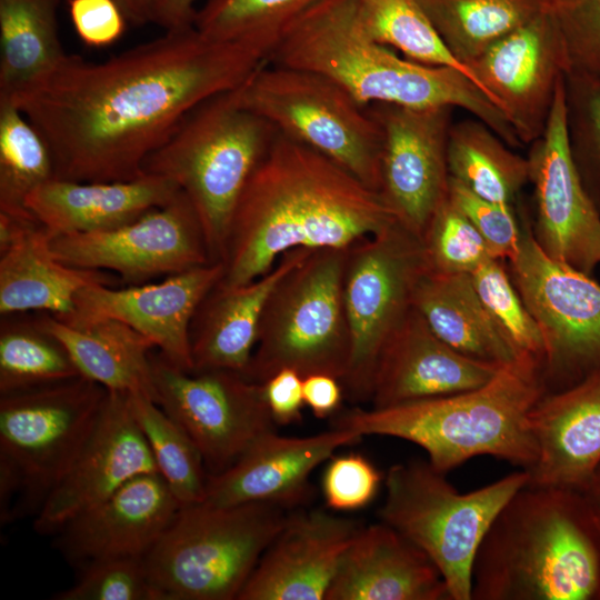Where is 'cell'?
<instances>
[{
	"instance_id": "cell-1",
	"label": "cell",
	"mask_w": 600,
	"mask_h": 600,
	"mask_svg": "<svg viewBox=\"0 0 600 600\" xmlns=\"http://www.w3.org/2000/svg\"><path fill=\"white\" fill-rule=\"evenodd\" d=\"M266 61L249 46L189 26L100 62L67 53L7 99L47 142L54 178L130 181L194 107L237 89Z\"/></svg>"
},
{
	"instance_id": "cell-2",
	"label": "cell",
	"mask_w": 600,
	"mask_h": 600,
	"mask_svg": "<svg viewBox=\"0 0 600 600\" xmlns=\"http://www.w3.org/2000/svg\"><path fill=\"white\" fill-rule=\"evenodd\" d=\"M396 221L379 192L278 132L234 208L218 283H249L287 251L349 248Z\"/></svg>"
},
{
	"instance_id": "cell-3",
	"label": "cell",
	"mask_w": 600,
	"mask_h": 600,
	"mask_svg": "<svg viewBox=\"0 0 600 600\" xmlns=\"http://www.w3.org/2000/svg\"><path fill=\"white\" fill-rule=\"evenodd\" d=\"M471 600H600V518L583 493L519 489L478 548Z\"/></svg>"
},
{
	"instance_id": "cell-4",
	"label": "cell",
	"mask_w": 600,
	"mask_h": 600,
	"mask_svg": "<svg viewBox=\"0 0 600 600\" xmlns=\"http://www.w3.org/2000/svg\"><path fill=\"white\" fill-rule=\"evenodd\" d=\"M267 61L323 74L364 107L459 108L508 146L521 144L502 111L463 72L411 61L371 39L357 0H322L312 6L286 30Z\"/></svg>"
},
{
	"instance_id": "cell-5",
	"label": "cell",
	"mask_w": 600,
	"mask_h": 600,
	"mask_svg": "<svg viewBox=\"0 0 600 600\" xmlns=\"http://www.w3.org/2000/svg\"><path fill=\"white\" fill-rule=\"evenodd\" d=\"M544 393L541 369L518 360L479 388L387 408L350 409L333 419V428L413 442L444 474L477 456L529 470L537 460L529 413Z\"/></svg>"
},
{
	"instance_id": "cell-6",
	"label": "cell",
	"mask_w": 600,
	"mask_h": 600,
	"mask_svg": "<svg viewBox=\"0 0 600 600\" xmlns=\"http://www.w3.org/2000/svg\"><path fill=\"white\" fill-rule=\"evenodd\" d=\"M238 88L194 107L143 163L144 173L173 181L188 197L211 262L222 261L240 194L278 134L240 102Z\"/></svg>"
},
{
	"instance_id": "cell-7",
	"label": "cell",
	"mask_w": 600,
	"mask_h": 600,
	"mask_svg": "<svg viewBox=\"0 0 600 600\" xmlns=\"http://www.w3.org/2000/svg\"><path fill=\"white\" fill-rule=\"evenodd\" d=\"M284 508L181 506L143 558L159 600H232L282 528Z\"/></svg>"
},
{
	"instance_id": "cell-8",
	"label": "cell",
	"mask_w": 600,
	"mask_h": 600,
	"mask_svg": "<svg viewBox=\"0 0 600 600\" xmlns=\"http://www.w3.org/2000/svg\"><path fill=\"white\" fill-rule=\"evenodd\" d=\"M107 393L79 376L0 396L2 523L38 513L93 429Z\"/></svg>"
},
{
	"instance_id": "cell-9",
	"label": "cell",
	"mask_w": 600,
	"mask_h": 600,
	"mask_svg": "<svg viewBox=\"0 0 600 600\" xmlns=\"http://www.w3.org/2000/svg\"><path fill=\"white\" fill-rule=\"evenodd\" d=\"M347 250L314 249L279 280L260 317L248 380L264 383L282 369L344 379L352 351L343 301Z\"/></svg>"
},
{
	"instance_id": "cell-10",
	"label": "cell",
	"mask_w": 600,
	"mask_h": 600,
	"mask_svg": "<svg viewBox=\"0 0 600 600\" xmlns=\"http://www.w3.org/2000/svg\"><path fill=\"white\" fill-rule=\"evenodd\" d=\"M528 481L521 469L460 493L429 461L397 463L388 470L379 514L430 558L451 600H471L478 548L501 508Z\"/></svg>"
},
{
	"instance_id": "cell-11",
	"label": "cell",
	"mask_w": 600,
	"mask_h": 600,
	"mask_svg": "<svg viewBox=\"0 0 600 600\" xmlns=\"http://www.w3.org/2000/svg\"><path fill=\"white\" fill-rule=\"evenodd\" d=\"M240 102L278 132L326 156L379 192L382 131L368 107L318 72L266 61L239 88Z\"/></svg>"
},
{
	"instance_id": "cell-12",
	"label": "cell",
	"mask_w": 600,
	"mask_h": 600,
	"mask_svg": "<svg viewBox=\"0 0 600 600\" xmlns=\"http://www.w3.org/2000/svg\"><path fill=\"white\" fill-rule=\"evenodd\" d=\"M428 270L420 237L398 221L348 248L343 301L352 351L341 384L351 401L370 400L378 356L412 308Z\"/></svg>"
},
{
	"instance_id": "cell-13",
	"label": "cell",
	"mask_w": 600,
	"mask_h": 600,
	"mask_svg": "<svg viewBox=\"0 0 600 600\" xmlns=\"http://www.w3.org/2000/svg\"><path fill=\"white\" fill-rule=\"evenodd\" d=\"M520 223L519 251L507 267L542 334L546 393L560 391L600 368V283L543 252L523 208Z\"/></svg>"
},
{
	"instance_id": "cell-14",
	"label": "cell",
	"mask_w": 600,
	"mask_h": 600,
	"mask_svg": "<svg viewBox=\"0 0 600 600\" xmlns=\"http://www.w3.org/2000/svg\"><path fill=\"white\" fill-rule=\"evenodd\" d=\"M150 362L154 401L196 443L209 476L276 430L262 383L231 370L183 371L158 351Z\"/></svg>"
},
{
	"instance_id": "cell-15",
	"label": "cell",
	"mask_w": 600,
	"mask_h": 600,
	"mask_svg": "<svg viewBox=\"0 0 600 600\" xmlns=\"http://www.w3.org/2000/svg\"><path fill=\"white\" fill-rule=\"evenodd\" d=\"M50 248L67 266L113 272L130 286L211 263L201 223L182 191L123 226L51 236Z\"/></svg>"
},
{
	"instance_id": "cell-16",
	"label": "cell",
	"mask_w": 600,
	"mask_h": 600,
	"mask_svg": "<svg viewBox=\"0 0 600 600\" xmlns=\"http://www.w3.org/2000/svg\"><path fill=\"white\" fill-rule=\"evenodd\" d=\"M532 236L550 258L592 274L600 266V211L573 163L566 130L564 78L543 133L530 144Z\"/></svg>"
},
{
	"instance_id": "cell-17",
	"label": "cell",
	"mask_w": 600,
	"mask_h": 600,
	"mask_svg": "<svg viewBox=\"0 0 600 600\" xmlns=\"http://www.w3.org/2000/svg\"><path fill=\"white\" fill-rule=\"evenodd\" d=\"M368 109L382 131L379 193L397 221L421 239L449 194L453 108L372 103Z\"/></svg>"
},
{
	"instance_id": "cell-18",
	"label": "cell",
	"mask_w": 600,
	"mask_h": 600,
	"mask_svg": "<svg viewBox=\"0 0 600 600\" xmlns=\"http://www.w3.org/2000/svg\"><path fill=\"white\" fill-rule=\"evenodd\" d=\"M468 67L521 143L531 144L543 133L558 86L568 72L549 9L493 42Z\"/></svg>"
},
{
	"instance_id": "cell-19",
	"label": "cell",
	"mask_w": 600,
	"mask_h": 600,
	"mask_svg": "<svg viewBox=\"0 0 600 600\" xmlns=\"http://www.w3.org/2000/svg\"><path fill=\"white\" fill-rule=\"evenodd\" d=\"M150 472L158 471L129 394L108 390L93 429L33 517L32 527L40 536L56 534L132 478Z\"/></svg>"
},
{
	"instance_id": "cell-20",
	"label": "cell",
	"mask_w": 600,
	"mask_h": 600,
	"mask_svg": "<svg viewBox=\"0 0 600 600\" xmlns=\"http://www.w3.org/2000/svg\"><path fill=\"white\" fill-rule=\"evenodd\" d=\"M223 273L222 262H211L167 276L156 283L114 288L93 283L76 297L74 313L111 318L147 338L170 363L192 371L189 329L206 294Z\"/></svg>"
},
{
	"instance_id": "cell-21",
	"label": "cell",
	"mask_w": 600,
	"mask_h": 600,
	"mask_svg": "<svg viewBox=\"0 0 600 600\" xmlns=\"http://www.w3.org/2000/svg\"><path fill=\"white\" fill-rule=\"evenodd\" d=\"M181 504L158 472L139 474L69 520L54 547L73 567L114 558H144Z\"/></svg>"
},
{
	"instance_id": "cell-22",
	"label": "cell",
	"mask_w": 600,
	"mask_h": 600,
	"mask_svg": "<svg viewBox=\"0 0 600 600\" xmlns=\"http://www.w3.org/2000/svg\"><path fill=\"white\" fill-rule=\"evenodd\" d=\"M361 527L322 510L288 514L237 600H324Z\"/></svg>"
},
{
	"instance_id": "cell-23",
	"label": "cell",
	"mask_w": 600,
	"mask_h": 600,
	"mask_svg": "<svg viewBox=\"0 0 600 600\" xmlns=\"http://www.w3.org/2000/svg\"><path fill=\"white\" fill-rule=\"evenodd\" d=\"M362 436L332 428L310 437H282L276 430L258 438L227 470L208 476L202 502L233 506L263 502L288 509L310 497L311 472L343 446Z\"/></svg>"
},
{
	"instance_id": "cell-24",
	"label": "cell",
	"mask_w": 600,
	"mask_h": 600,
	"mask_svg": "<svg viewBox=\"0 0 600 600\" xmlns=\"http://www.w3.org/2000/svg\"><path fill=\"white\" fill-rule=\"evenodd\" d=\"M501 368L452 349L412 306L378 356L370 400L387 408L454 394L486 384Z\"/></svg>"
},
{
	"instance_id": "cell-25",
	"label": "cell",
	"mask_w": 600,
	"mask_h": 600,
	"mask_svg": "<svg viewBox=\"0 0 600 600\" xmlns=\"http://www.w3.org/2000/svg\"><path fill=\"white\" fill-rule=\"evenodd\" d=\"M537 460L530 484L582 491L600 462V368L576 384L544 393L529 413Z\"/></svg>"
},
{
	"instance_id": "cell-26",
	"label": "cell",
	"mask_w": 600,
	"mask_h": 600,
	"mask_svg": "<svg viewBox=\"0 0 600 600\" xmlns=\"http://www.w3.org/2000/svg\"><path fill=\"white\" fill-rule=\"evenodd\" d=\"M324 600H451L430 558L381 521L361 527L344 551Z\"/></svg>"
},
{
	"instance_id": "cell-27",
	"label": "cell",
	"mask_w": 600,
	"mask_h": 600,
	"mask_svg": "<svg viewBox=\"0 0 600 600\" xmlns=\"http://www.w3.org/2000/svg\"><path fill=\"white\" fill-rule=\"evenodd\" d=\"M314 249L283 253L260 278L237 287L220 283L199 303L189 329L192 371L231 370L249 366L264 303L279 280Z\"/></svg>"
},
{
	"instance_id": "cell-28",
	"label": "cell",
	"mask_w": 600,
	"mask_h": 600,
	"mask_svg": "<svg viewBox=\"0 0 600 600\" xmlns=\"http://www.w3.org/2000/svg\"><path fill=\"white\" fill-rule=\"evenodd\" d=\"M180 191L173 181L147 173L110 182L53 178L32 191L26 206L51 236L89 233L131 222Z\"/></svg>"
},
{
	"instance_id": "cell-29",
	"label": "cell",
	"mask_w": 600,
	"mask_h": 600,
	"mask_svg": "<svg viewBox=\"0 0 600 600\" xmlns=\"http://www.w3.org/2000/svg\"><path fill=\"white\" fill-rule=\"evenodd\" d=\"M63 344L79 374L109 391L148 394L154 400L151 341L111 318L36 312Z\"/></svg>"
},
{
	"instance_id": "cell-30",
	"label": "cell",
	"mask_w": 600,
	"mask_h": 600,
	"mask_svg": "<svg viewBox=\"0 0 600 600\" xmlns=\"http://www.w3.org/2000/svg\"><path fill=\"white\" fill-rule=\"evenodd\" d=\"M51 234L40 223L29 227L0 253V314L74 312L76 297L87 286L120 281L107 271L80 269L60 262L50 248Z\"/></svg>"
},
{
	"instance_id": "cell-31",
	"label": "cell",
	"mask_w": 600,
	"mask_h": 600,
	"mask_svg": "<svg viewBox=\"0 0 600 600\" xmlns=\"http://www.w3.org/2000/svg\"><path fill=\"white\" fill-rule=\"evenodd\" d=\"M412 306L432 332L461 354L500 367L518 361L471 274L426 271L414 289Z\"/></svg>"
},
{
	"instance_id": "cell-32",
	"label": "cell",
	"mask_w": 600,
	"mask_h": 600,
	"mask_svg": "<svg viewBox=\"0 0 600 600\" xmlns=\"http://www.w3.org/2000/svg\"><path fill=\"white\" fill-rule=\"evenodd\" d=\"M60 0H0V98L50 72L67 54L59 27Z\"/></svg>"
},
{
	"instance_id": "cell-33",
	"label": "cell",
	"mask_w": 600,
	"mask_h": 600,
	"mask_svg": "<svg viewBox=\"0 0 600 600\" xmlns=\"http://www.w3.org/2000/svg\"><path fill=\"white\" fill-rule=\"evenodd\" d=\"M508 147L474 117L453 122L448 141L450 178L482 199L513 206L529 183V161Z\"/></svg>"
},
{
	"instance_id": "cell-34",
	"label": "cell",
	"mask_w": 600,
	"mask_h": 600,
	"mask_svg": "<svg viewBox=\"0 0 600 600\" xmlns=\"http://www.w3.org/2000/svg\"><path fill=\"white\" fill-rule=\"evenodd\" d=\"M420 2L450 52L467 67L493 42L549 8V0Z\"/></svg>"
},
{
	"instance_id": "cell-35",
	"label": "cell",
	"mask_w": 600,
	"mask_h": 600,
	"mask_svg": "<svg viewBox=\"0 0 600 600\" xmlns=\"http://www.w3.org/2000/svg\"><path fill=\"white\" fill-rule=\"evenodd\" d=\"M79 376L63 344L36 312L1 317L0 396Z\"/></svg>"
},
{
	"instance_id": "cell-36",
	"label": "cell",
	"mask_w": 600,
	"mask_h": 600,
	"mask_svg": "<svg viewBox=\"0 0 600 600\" xmlns=\"http://www.w3.org/2000/svg\"><path fill=\"white\" fill-rule=\"evenodd\" d=\"M158 473L181 506L204 500L208 471L196 443L148 394L128 393Z\"/></svg>"
},
{
	"instance_id": "cell-37",
	"label": "cell",
	"mask_w": 600,
	"mask_h": 600,
	"mask_svg": "<svg viewBox=\"0 0 600 600\" xmlns=\"http://www.w3.org/2000/svg\"><path fill=\"white\" fill-rule=\"evenodd\" d=\"M322 0H202L193 26L204 37L270 56L286 30Z\"/></svg>"
},
{
	"instance_id": "cell-38",
	"label": "cell",
	"mask_w": 600,
	"mask_h": 600,
	"mask_svg": "<svg viewBox=\"0 0 600 600\" xmlns=\"http://www.w3.org/2000/svg\"><path fill=\"white\" fill-rule=\"evenodd\" d=\"M53 178L54 164L47 142L12 100L1 98L0 212L34 218L26 200Z\"/></svg>"
},
{
	"instance_id": "cell-39",
	"label": "cell",
	"mask_w": 600,
	"mask_h": 600,
	"mask_svg": "<svg viewBox=\"0 0 600 600\" xmlns=\"http://www.w3.org/2000/svg\"><path fill=\"white\" fill-rule=\"evenodd\" d=\"M357 4L371 39L411 61L458 69L478 86L471 70L444 44L420 0H357Z\"/></svg>"
},
{
	"instance_id": "cell-40",
	"label": "cell",
	"mask_w": 600,
	"mask_h": 600,
	"mask_svg": "<svg viewBox=\"0 0 600 600\" xmlns=\"http://www.w3.org/2000/svg\"><path fill=\"white\" fill-rule=\"evenodd\" d=\"M471 278L480 299L518 360L531 362L542 372V334L514 287L507 263L490 258L471 273Z\"/></svg>"
},
{
	"instance_id": "cell-41",
	"label": "cell",
	"mask_w": 600,
	"mask_h": 600,
	"mask_svg": "<svg viewBox=\"0 0 600 600\" xmlns=\"http://www.w3.org/2000/svg\"><path fill=\"white\" fill-rule=\"evenodd\" d=\"M564 108L573 163L600 211V79L574 71L566 73Z\"/></svg>"
},
{
	"instance_id": "cell-42",
	"label": "cell",
	"mask_w": 600,
	"mask_h": 600,
	"mask_svg": "<svg viewBox=\"0 0 600 600\" xmlns=\"http://www.w3.org/2000/svg\"><path fill=\"white\" fill-rule=\"evenodd\" d=\"M429 270L471 274L491 257L470 220L447 199L430 219L421 238Z\"/></svg>"
},
{
	"instance_id": "cell-43",
	"label": "cell",
	"mask_w": 600,
	"mask_h": 600,
	"mask_svg": "<svg viewBox=\"0 0 600 600\" xmlns=\"http://www.w3.org/2000/svg\"><path fill=\"white\" fill-rule=\"evenodd\" d=\"M77 581L54 600H159L143 558H114L79 569Z\"/></svg>"
},
{
	"instance_id": "cell-44",
	"label": "cell",
	"mask_w": 600,
	"mask_h": 600,
	"mask_svg": "<svg viewBox=\"0 0 600 600\" xmlns=\"http://www.w3.org/2000/svg\"><path fill=\"white\" fill-rule=\"evenodd\" d=\"M548 9L562 40L568 72L600 79V0H549Z\"/></svg>"
},
{
	"instance_id": "cell-45",
	"label": "cell",
	"mask_w": 600,
	"mask_h": 600,
	"mask_svg": "<svg viewBox=\"0 0 600 600\" xmlns=\"http://www.w3.org/2000/svg\"><path fill=\"white\" fill-rule=\"evenodd\" d=\"M449 198L480 233L492 258L507 263L516 257L522 229L513 206L482 199L451 178Z\"/></svg>"
},
{
	"instance_id": "cell-46",
	"label": "cell",
	"mask_w": 600,
	"mask_h": 600,
	"mask_svg": "<svg viewBox=\"0 0 600 600\" xmlns=\"http://www.w3.org/2000/svg\"><path fill=\"white\" fill-rule=\"evenodd\" d=\"M381 482L377 468L360 453L331 457L322 477L326 503L337 511H351L368 506Z\"/></svg>"
},
{
	"instance_id": "cell-47",
	"label": "cell",
	"mask_w": 600,
	"mask_h": 600,
	"mask_svg": "<svg viewBox=\"0 0 600 600\" xmlns=\"http://www.w3.org/2000/svg\"><path fill=\"white\" fill-rule=\"evenodd\" d=\"M72 24L81 41L93 48L114 43L127 20L114 0H69Z\"/></svg>"
},
{
	"instance_id": "cell-48",
	"label": "cell",
	"mask_w": 600,
	"mask_h": 600,
	"mask_svg": "<svg viewBox=\"0 0 600 600\" xmlns=\"http://www.w3.org/2000/svg\"><path fill=\"white\" fill-rule=\"evenodd\" d=\"M262 384L276 424L286 426L301 419L304 406L303 378L297 371L282 369Z\"/></svg>"
},
{
	"instance_id": "cell-49",
	"label": "cell",
	"mask_w": 600,
	"mask_h": 600,
	"mask_svg": "<svg viewBox=\"0 0 600 600\" xmlns=\"http://www.w3.org/2000/svg\"><path fill=\"white\" fill-rule=\"evenodd\" d=\"M302 389L304 404L319 419L332 416L339 409L344 393L341 382L324 373L304 377Z\"/></svg>"
},
{
	"instance_id": "cell-50",
	"label": "cell",
	"mask_w": 600,
	"mask_h": 600,
	"mask_svg": "<svg viewBox=\"0 0 600 600\" xmlns=\"http://www.w3.org/2000/svg\"><path fill=\"white\" fill-rule=\"evenodd\" d=\"M198 0H158L152 23L164 30L193 26Z\"/></svg>"
},
{
	"instance_id": "cell-51",
	"label": "cell",
	"mask_w": 600,
	"mask_h": 600,
	"mask_svg": "<svg viewBox=\"0 0 600 600\" xmlns=\"http://www.w3.org/2000/svg\"><path fill=\"white\" fill-rule=\"evenodd\" d=\"M127 22L142 26L152 22L158 0H114Z\"/></svg>"
},
{
	"instance_id": "cell-52",
	"label": "cell",
	"mask_w": 600,
	"mask_h": 600,
	"mask_svg": "<svg viewBox=\"0 0 600 600\" xmlns=\"http://www.w3.org/2000/svg\"><path fill=\"white\" fill-rule=\"evenodd\" d=\"M581 492L600 518V462L594 468Z\"/></svg>"
}]
</instances>
